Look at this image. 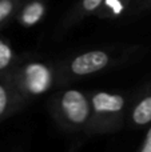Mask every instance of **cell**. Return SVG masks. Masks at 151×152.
<instances>
[{"label": "cell", "mask_w": 151, "mask_h": 152, "mask_svg": "<svg viewBox=\"0 0 151 152\" xmlns=\"http://www.w3.org/2000/svg\"><path fill=\"white\" fill-rule=\"evenodd\" d=\"M20 59L15 48L4 37H0V76L5 75Z\"/></svg>", "instance_id": "obj_10"}, {"label": "cell", "mask_w": 151, "mask_h": 152, "mask_svg": "<svg viewBox=\"0 0 151 152\" xmlns=\"http://www.w3.org/2000/svg\"><path fill=\"white\" fill-rule=\"evenodd\" d=\"M45 12H47V5L43 0H24L16 12L15 19L19 26L24 28H31L43 20Z\"/></svg>", "instance_id": "obj_7"}, {"label": "cell", "mask_w": 151, "mask_h": 152, "mask_svg": "<svg viewBox=\"0 0 151 152\" xmlns=\"http://www.w3.org/2000/svg\"><path fill=\"white\" fill-rule=\"evenodd\" d=\"M24 0H0V29H3L18 12Z\"/></svg>", "instance_id": "obj_11"}, {"label": "cell", "mask_w": 151, "mask_h": 152, "mask_svg": "<svg viewBox=\"0 0 151 152\" xmlns=\"http://www.w3.org/2000/svg\"><path fill=\"white\" fill-rule=\"evenodd\" d=\"M130 50H118V48H94L83 52H78L56 63L58 74V87L80 81L92 75L100 74L118 64L126 61L131 55Z\"/></svg>", "instance_id": "obj_1"}, {"label": "cell", "mask_w": 151, "mask_h": 152, "mask_svg": "<svg viewBox=\"0 0 151 152\" xmlns=\"http://www.w3.org/2000/svg\"><path fill=\"white\" fill-rule=\"evenodd\" d=\"M151 123V81L128 102L126 126L142 128Z\"/></svg>", "instance_id": "obj_5"}, {"label": "cell", "mask_w": 151, "mask_h": 152, "mask_svg": "<svg viewBox=\"0 0 151 152\" xmlns=\"http://www.w3.org/2000/svg\"><path fill=\"white\" fill-rule=\"evenodd\" d=\"M91 118L86 135H107L126 126L128 99L125 94L107 91L90 92Z\"/></svg>", "instance_id": "obj_4"}, {"label": "cell", "mask_w": 151, "mask_h": 152, "mask_svg": "<svg viewBox=\"0 0 151 152\" xmlns=\"http://www.w3.org/2000/svg\"><path fill=\"white\" fill-rule=\"evenodd\" d=\"M138 152H151V123L149 124V129H147L146 136H144L143 143L141 144Z\"/></svg>", "instance_id": "obj_12"}, {"label": "cell", "mask_w": 151, "mask_h": 152, "mask_svg": "<svg viewBox=\"0 0 151 152\" xmlns=\"http://www.w3.org/2000/svg\"><path fill=\"white\" fill-rule=\"evenodd\" d=\"M134 0H104L98 8L95 15L99 19H115L119 18L125 11L130 8Z\"/></svg>", "instance_id": "obj_9"}, {"label": "cell", "mask_w": 151, "mask_h": 152, "mask_svg": "<svg viewBox=\"0 0 151 152\" xmlns=\"http://www.w3.org/2000/svg\"><path fill=\"white\" fill-rule=\"evenodd\" d=\"M79 147H80V143L79 142L72 143V145L68 148V151H67V152H78V151H79Z\"/></svg>", "instance_id": "obj_14"}, {"label": "cell", "mask_w": 151, "mask_h": 152, "mask_svg": "<svg viewBox=\"0 0 151 152\" xmlns=\"http://www.w3.org/2000/svg\"><path fill=\"white\" fill-rule=\"evenodd\" d=\"M103 1L104 0H79L70 10V12L64 16L63 21H62V28L68 29L75 24L80 23L87 16L95 15V12L98 11V8L100 7Z\"/></svg>", "instance_id": "obj_8"}, {"label": "cell", "mask_w": 151, "mask_h": 152, "mask_svg": "<svg viewBox=\"0 0 151 152\" xmlns=\"http://www.w3.org/2000/svg\"><path fill=\"white\" fill-rule=\"evenodd\" d=\"M27 100L12 87L4 75L0 76V123L18 113Z\"/></svg>", "instance_id": "obj_6"}, {"label": "cell", "mask_w": 151, "mask_h": 152, "mask_svg": "<svg viewBox=\"0 0 151 152\" xmlns=\"http://www.w3.org/2000/svg\"><path fill=\"white\" fill-rule=\"evenodd\" d=\"M48 111L60 129L86 134L91 118L90 94L75 88L58 91L48 100Z\"/></svg>", "instance_id": "obj_3"}, {"label": "cell", "mask_w": 151, "mask_h": 152, "mask_svg": "<svg viewBox=\"0 0 151 152\" xmlns=\"http://www.w3.org/2000/svg\"><path fill=\"white\" fill-rule=\"evenodd\" d=\"M135 11H146L151 8V0H134Z\"/></svg>", "instance_id": "obj_13"}, {"label": "cell", "mask_w": 151, "mask_h": 152, "mask_svg": "<svg viewBox=\"0 0 151 152\" xmlns=\"http://www.w3.org/2000/svg\"><path fill=\"white\" fill-rule=\"evenodd\" d=\"M12 87L29 102L58 87L56 64L34 58H21L4 75Z\"/></svg>", "instance_id": "obj_2"}]
</instances>
